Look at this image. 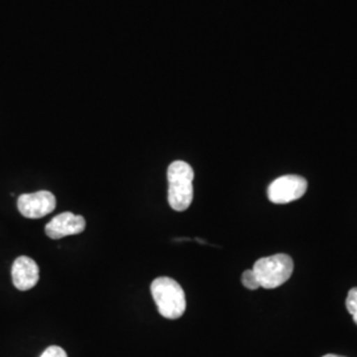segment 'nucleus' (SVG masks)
Listing matches in <instances>:
<instances>
[{
  "instance_id": "obj_6",
  "label": "nucleus",
  "mask_w": 357,
  "mask_h": 357,
  "mask_svg": "<svg viewBox=\"0 0 357 357\" xmlns=\"http://www.w3.org/2000/svg\"><path fill=\"white\" fill-rule=\"evenodd\" d=\"M86 228V221L82 216H77L72 212H64L53 217L45 227V233L52 240H60L68 236H76Z\"/></svg>"
},
{
  "instance_id": "obj_9",
  "label": "nucleus",
  "mask_w": 357,
  "mask_h": 357,
  "mask_svg": "<svg viewBox=\"0 0 357 357\" xmlns=\"http://www.w3.org/2000/svg\"><path fill=\"white\" fill-rule=\"evenodd\" d=\"M241 281H243V286H245L248 290H257V289L261 287V286H259V282L257 280V275H255V273L253 271V268L243 271Z\"/></svg>"
},
{
  "instance_id": "obj_8",
  "label": "nucleus",
  "mask_w": 357,
  "mask_h": 357,
  "mask_svg": "<svg viewBox=\"0 0 357 357\" xmlns=\"http://www.w3.org/2000/svg\"><path fill=\"white\" fill-rule=\"evenodd\" d=\"M345 306H347L348 312L352 315L354 321L357 324V287L349 290L347 301H345Z\"/></svg>"
},
{
  "instance_id": "obj_7",
  "label": "nucleus",
  "mask_w": 357,
  "mask_h": 357,
  "mask_svg": "<svg viewBox=\"0 0 357 357\" xmlns=\"http://www.w3.org/2000/svg\"><path fill=\"white\" fill-rule=\"evenodd\" d=\"M40 280V270L38 264L26 257L22 255L15 259L13 265V286L20 291H28L38 284Z\"/></svg>"
},
{
  "instance_id": "obj_1",
  "label": "nucleus",
  "mask_w": 357,
  "mask_h": 357,
  "mask_svg": "<svg viewBox=\"0 0 357 357\" xmlns=\"http://www.w3.org/2000/svg\"><path fill=\"white\" fill-rule=\"evenodd\" d=\"M167 178L168 204L176 212L187 211L193 200V168L183 160H176L168 167Z\"/></svg>"
},
{
  "instance_id": "obj_11",
  "label": "nucleus",
  "mask_w": 357,
  "mask_h": 357,
  "mask_svg": "<svg viewBox=\"0 0 357 357\" xmlns=\"http://www.w3.org/2000/svg\"><path fill=\"white\" fill-rule=\"evenodd\" d=\"M323 357H343V356H337V355H326V356Z\"/></svg>"
},
{
  "instance_id": "obj_2",
  "label": "nucleus",
  "mask_w": 357,
  "mask_h": 357,
  "mask_svg": "<svg viewBox=\"0 0 357 357\" xmlns=\"http://www.w3.org/2000/svg\"><path fill=\"white\" fill-rule=\"evenodd\" d=\"M151 294L159 314L166 319L175 320L183 317L187 308V299L178 282L169 277H159L151 283Z\"/></svg>"
},
{
  "instance_id": "obj_5",
  "label": "nucleus",
  "mask_w": 357,
  "mask_h": 357,
  "mask_svg": "<svg viewBox=\"0 0 357 357\" xmlns=\"http://www.w3.org/2000/svg\"><path fill=\"white\" fill-rule=\"evenodd\" d=\"M56 208V197L50 191L24 193L17 199V209L26 218H41Z\"/></svg>"
},
{
  "instance_id": "obj_3",
  "label": "nucleus",
  "mask_w": 357,
  "mask_h": 357,
  "mask_svg": "<svg viewBox=\"0 0 357 357\" xmlns=\"http://www.w3.org/2000/svg\"><path fill=\"white\" fill-rule=\"evenodd\" d=\"M253 271L261 287L277 289L293 275V258L283 253L264 257L255 262Z\"/></svg>"
},
{
  "instance_id": "obj_10",
  "label": "nucleus",
  "mask_w": 357,
  "mask_h": 357,
  "mask_svg": "<svg viewBox=\"0 0 357 357\" xmlns=\"http://www.w3.org/2000/svg\"><path fill=\"white\" fill-rule=\"evenodd\" d=\"M40 357H68V355L61 347L52 345V347H48Z\"/></svg>"
},
{
  "instance_id": "obj_4",
  "label": "nucleus",
  "mask_w": 357,
  "mask_h": 357,
  "mask_svg": "<svg viewBox=\"0 0 357 357\" xmlns=\"http://www.w3.org/2000/svg\"><path fill=\"white\" fill-rule=\"evenodd\" d=\"M307 191V180L298 175H284L268 185V200L274 204H287L301 199Z\"/></svg>"
}]
</instances>
